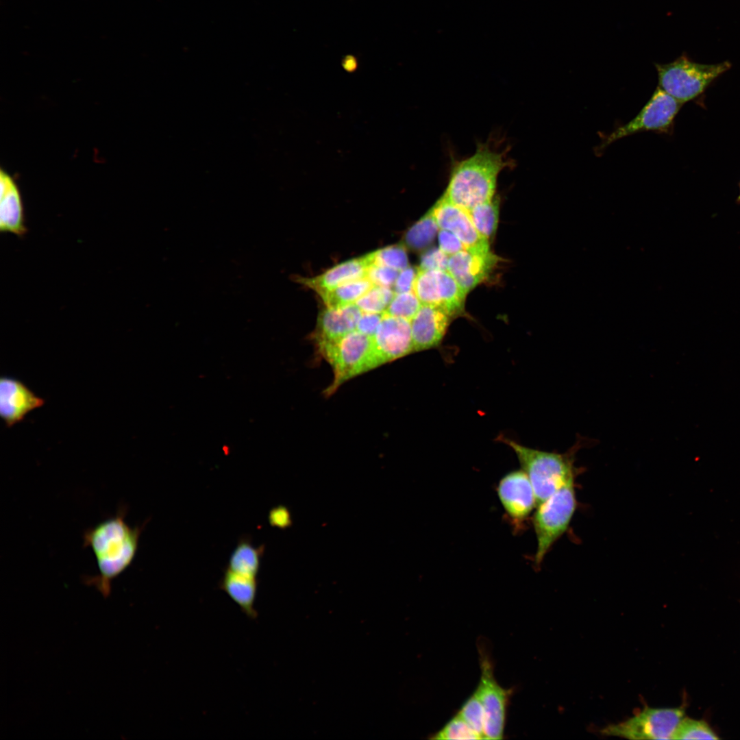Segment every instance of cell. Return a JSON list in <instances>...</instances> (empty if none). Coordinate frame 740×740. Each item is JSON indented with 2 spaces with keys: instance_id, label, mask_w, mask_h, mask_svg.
Instances as JSON below:
<instances>
[{
  "instance_id": "cell-16",
  "label": "cell",
  "mask_w": 740,
  "mask_h": 740,
  "mask_svg": "<svg viewBox=\"0 0 740 740\" xmlns=\"http://www.w3.org/2000/svg\"><path fill=\"white\" fill-rule=\"evenodd\" d=\"M451 318L439 307L421 304L410 320L413 352L428 350L440 345Z\"/></svg>"
},
{
  "instance_id": "cell-3",
  "label": "cell",
  "mask_w": 740,
  "mask_h": 740,
  "mask_svg": "<svg viewBox=\"0 0 740 740\" xmlns=\"http://www.w3.org/2000/svg\"><path fill=\"white\" fill-rule=\"evenodd\" d=\"M315 347L317 355L325 360L333 371V380L323 392L326 397L334 394L349 379L383 365L373 337L356 330Z\"/></svg>"
},
{
  "instance_id": "cell-18",
  "label": "cell",
  "mask_w": 740,
  "mask_h": 740,
  "mask_svg": "<svg viewBox=\"0 0 740 740\" xmlns=\"http://www.w3.org/2000/svg\"><path fill=\"white\" fill-rule=\"evenodd\" d=\"M361 314L356 304L338 308H326L318 316L311 340L316 346L341 338L356 330Z\"/></svg>"
},
{
  "instance_id": "cell-17",
  "label": "cell",
  "mask_w": 740,
  "mask_h": 740,
  "mask_svg": "<svg viewBox=\"0 0 740 740\" xmlns=\"http://www.w3.org/2000/svg\"><path fill=\"white\" fill-rule=\"evenodd\" d=\"M373 263V252L342 262L312 278H297L298 282L321 294L347 282L367 277Z\"/></svg>"
},
{
  "instance_id": "cell-26",
  "label": "cell",
  "mask_w": 740,
  "mask_h": 740,
  "mask_svg": "<svg viewBox=\"0 0 740 740\" xmlns=\"http://www.w3.org/2000/svg\"><path fill=\"white\" fill-rule=\"evenodd\" d=\"M717 734L707 722L684 717L672 739H718Z\"/></svg>"
},
{
  "instance_id": "cell-32",
  "label": "cell",
  "mask_w": 740,
  "mask_h": 740,
  "mask_svg": "<svg viewBox=\"0 0 740 740\" xmlns=\"http://www.w3.org/2000/svg\"><path fill=\"white\" fill-rule=\"evenodd\" d=\"M449 256L439 248L428 251L421 256L419 268L447 270Z\"/></svg>"
},
{
  "instance_id": "cell-20",
  "label": "cell",
  "mask_w": 740,
  "mask_h": 740,
  "mask_svg": "<svg viewBox=\"0 0 740 740\" xmlns=\"http://www.w3.org/2000/svg\"><path fill=\"white\" fill-rule=\"evenodd\" d=\"M219 587L251 618L256 616L255 601L258 583L256 578L245 576L226 569Z\"/></svg>"
},
{
  "instance_id": "cell-37",
  "label": "cell",
  "mask_w": 740,
  "mask_h": 740,
  "mask_svg": "<svg viewBox=\"0 0 740 740\" xmlns=\"http://www.w3.org/2000/svg\"><path fill=\"white\" fill-rule=\"evenodd\" d=\"M739 195H738V196H737V199H736V202H737V204H740V182H739Z\"/></svg>"
},
{
  "instance_id": "cell-5",
  "label": "cell",
  "mask_w": 740,
  "mask_h": 740,
  "mask_svg": "<svg viewBox=\"0 0 740 740\" xmlns=\"http://www.w3.org/2000/svg\"><path fill=\"white\" fill-rule=\"evenodd\" d=\"M654 66L658 74V86L684 104L700 98L732 64L729 61L701 64L682 54L667 64L654 63Z\"/></svg>"
},
{
  "instance_id": "cell-2",
  "label": "cell",
  "mask_w": 740,
  "mask_h": 740,
  "mask_svg": "<svg viewBox=\"0 0 740 740\" xmlns=\"http://www.w3.org/2000/svg\"><path fill=\"white\" fill-rule=\"evenodd\" d=\"M513 165L507 151L478 143L470 157L453 164L443 197L468 210L494 197L500 173Z\"/></svg>"
},
{
  "instance_id": "cell-1",
  "label": "cell",
  "mask_w": 740,
  "mask_h": 740,
  "mask_svg": "<svg viewBox=\"0 0 740 740\" xmlns=\"http://www.w3.org/2000/svg\"><path fill=\"white\" fill-rule=\"evenodd\" d=\"M127 508L119 506L116 514L83 534L84 547H90L99 573L83 576V582L93 586L104 597L111 592L112 581L132 564L138 548L143 526L132 527L125 521Z\"/></svg>"
},
{
  "instance_id": "cell-33",
  "label": "cell",
  "mask_w": 740,
  "mask_h": 740,
  "mask_svg": "<svg viewBox=\"0 0 740 740\" xmlns=\"http://www.w3.org/2000/svg\"><path fill=\"white\" fill-rule=\"evenodd\" d=\"M438 236L439 249L448 256L465 249L459 238L449 231L439 230Z\"/></svg>"
},
{
  "instance_id": "cell-19",
  "label": "cell",
  "mask_w": 740,
  "mask_h": 740,
  "mask_svg": "<svg viewBox=\"0 0 740 740\" xmlns=\"http://www.w3.org/2000/svg\"><path fill=\"white\" fill-rule=\"evenodd\" d=\"M0 180V230L23 236L26 234L27 228L18 188L12 178L3 171H1Z\"/></svg>"
},
{
  "instance_id": "cell-35",
  "label": "cell",
  "mask_w": 740,
  "mask_h": 740,
  "mask_svg": "<svg viewBox=\"0 0 740 740\" xmlns=\"http://www.w3.org/2000/svg\"><path fill=\"white\" fill-rule=\"evenodd\" d=\"M417 273V268L410 266L399 271L393 285V289L395 293H400L412 291Z\"/></svg>"
},
{
  "instance_id": "cell-25",
  "label": "cell",
  "mask_w": 740,
  "mask_h": 740,
  "mask_svg": "<svg viewBox=\"0 0 740 740\" xmlns=\"http://www.w3.org/2000/svg\"><path fill=\"white\" fill-rule=\"evenodd\" d=\"M395 294L391 287L373 285L355 304L362 312L383 313Z\"/></svg>"
},
{
  "instance_id": "cell-22",
  "label": "cell",
  "mask_w": 740,
  "mask_h": 740,
  "mask_svg": "<svg viewBox=\"0 0 740 740\" xmlns=\"http://www.w3.org/2000/svg\"><path fill=\"white\" fill-rule=\"evenodd\" d=\"M373 283L367 277L361 278L319 294L326 308H338L355 304Z\"/></svg>"
},
{
  "instance_id": "cell-31",
  "label": "cell",
  "mask_w": 740,
  "mask_h": 740,
  "mask_svg": "<svg viewBox=\"0 0 740 740\" xmlns=\"http://www.w3.org/2000/svg\"><path fill=\"white\" fill-rule=\"evenodd\" d=\"M399 273V271L387 267L372 264L368 270L367 276L373 285L391 288Z\"/></svg>"
},
{
  "instance_id": "cell-7",
  "label": "cell",
  "mask_w": 740,
  "mask_h": 740,
  "mask_svg": "<svg viewBox=\"0 0 740 740\" xmlns=\"http://www.w3.org/2000/svg\"><path fill=\"white\" fill-rule=\"evenodd\" d=\"M683 103L656 87L652 97L639 114L627 123L617 127L609 134L601 136L595 148L599 156L610 144L622 138L644 132L670 135L674 132L675 119Z\"/></svg>"
},
{
  "instance_id": "cell-36",
  "label": "cell",
  "mask_w": 740,
  "mask_h": 740,
  "mask_svg": "<svg viewBox=\"0 0 740 740\" xmlns=\"http://www.w3.org/2000/svg\"><path fill=\"white\" fill-rule=\"evenodd\" d=\"M269 521L273 527L284 529L291 523L290 512L283 506L275 507L269 513Z\"/></svg>"
},
{
  "instance_id": "cell-21",
  "label": "cell",
  "mask_w": 740,
  "mask_h": 740,
  "mask_svg": "<svg viewBox=\"0 0 740 740\" xmlns=\"http://www.w3.org/2000/svg\"><path fill=\"white\" fill-rule=\"evenodd\" d=\"M264 546H255L250 539L243 537L232 552L227 566L230 570L256 578L264 553Z\"/></svg>"
},
{
  "instance_id": "cell-12",
  "label": "cell",
  "mask_w": 740,
  "mask_h": 740,
  "mask_svg": "<svg viewBox=\"0 0 740 740\" xmlns=\"http://www.w3.org/2000/svg\"><path fill=\"white\" fill-rule=\"evenodd\" d=\"M439 230L451 232L465 249L489 250V242L476 229L467 210L454 204L443 196L431 208Z\"/></svg>"
},
{
  "instance_id": "cell-24",
  "label": "cell",
  "mask_w": 740,
  "mask_h": 740,
  "mask_svg": "<svg viewBox=\"0 0 740 740\" xmlns=\"http://www.w3.org/2000/svg\"><path fill=\"white\" fill-rule=\"evenodd\" d=\"M439 227L431 209L406 234V245L413 249H420L429 245L439 232Z\"/></svg>"
},
{
  "instance_id": "cell-8",
  "label": "cell",
  "mask_w": 740,
  "mask_h": 740,
  "mask_svg": "<svg viewBox=\"0 0 740 740\" xmlns=\"http://www.w3.org/2000/svg\"><path fill=\"white\" fill-rule=\"evenodd\" d=\"M685 707H645L633 717L602 729L604 735L629 739H672Z\"/></svg>"
},
{
  "instance_id": "cell-11",
  "label": "cell",
  "mask_w": 740,
  "mask_h": 740,
  "mask_svg": "<svg viewBox=\"0 0 740 740\" xmlns=\"http://www.w3.org/2000/svg\"><path fill=\"white\" fill-rule=\"evenodd\" d=\"M373 338L383 364L413 352L410 321L408 319L384 312Z\"/></svg>"
},
{
  "instance_id": "cell-10",
  "label": "cell",
  "mask_w": 740,
  "mask_h": 740,
  "mask_svg": "<svg viewBox=\"0 0 740 740\" xmlns=\"http://www.w3.org/2000/svg\"><path fill=\"white\" fill-rule=\"evenodd\" d=\"M480 660L481 678L476 693L484 708V739H502L510 691L495 680L492 664L487 656L482 654Z\"/></svg>"
},
{
  "instance_id": "cell-29",
  "label": "cell",
  "mask_w": 740,
  "mask_h": 740,
  "mask_svg": "<svg viewBox=\"0 0 740 740\" xmlns=\"http://www.w3.org/2000/svg\"><path fill=\"white\" fill-rule=\"evenodd\" d=\"M458 715L476 732L481 739H484V708L476 692L464 703Z\"/></svg>"
},
{
  "instance_id": "cell-6",
  "label": "cell",
  "mask_w": 740,
  "mask_h": 740,
  "mask_svg": "<svg viewBox=\"0 0 740 740\" xmlns=\"http://www.w3.org/2000/svg\"><path fill=\"white\" fill-rule=\"evenodd\" d=\"M533 525L537 539L534 564L539 567L552 545L567 530L576 508L574 478L537 506Z\"/></svg>"
},
{
  "instance_id": "cell-27",
  "label": "cell",
  "mask_w": 740,
  "mask_h": 740,
  "mask_svg": "<svg viewBox=\"0 0 740 740\" xmlns=\"http://www.w3.org/2000/svg\"><path fill=\"white\" fill-rule=\"evenodd\" d=\"M421 306L420 301L412 291L395 293L384 312L410 321Z\"/></svg>"
},
{
  "instance_id": "cell-14",
  "label": "cell",
  "mask_w": 740,
  "mask_h": 740,
  "mask_svg": "<svg viewBox=\"0 0 740 740\" xmlns=\"http://www.w3.org/2000/svg\"><path fill=\"white\" fill-rule=\"evenodd\" d=\"M497 494L504 510L515 521L524 520L536 507L532 485L523 470L504 476L499 482Z\"/></svg>"
},
{
  "instance_id": "cell-34",
  "label": "cell",
  "mask_w": 740,
  "mask_h": 740,
  "mask_svg": "<svg viewBox=\"0 0 740 740\" xmlns=\"http://www.w3.org/2000/svg\"><path fill=\"white\" fill-rule=\"evenodd\" d=\"M383 313L362 312L357 323L356 330L373 337L381 322Z\"/></svg>"
},
{
  "instance_id": "cell-9",
  "label": "cell",
  "mask_w": 740,
  "mask_h": 740,
  "mask_svg": "<svg viewBox=\"0 0 740 740\" xmlns=\"http://www.w3.org/2000/svg\"><path fill=\"white\" fill-rule=\"evenodd\" d=\"M412 291L421 304L439 307L451 317L463 312L467 293L447 270L417 268Z\"/></svg>"
},
{
  "instance_id": "cell-15",
  "label": "cell",
  "mask_w": 740,
  "mask_h": 740,
  "mask_svg": "<svg viewBox=\"0 0 740 740\" xmlns=\"http://www.w3.org/2000/svg\"><path fill=\"white\" fill-rule=\"evenodd\" d=\"M45 399L37 396L18 380L8 376L0 379V415L7 427L21 422L31 411L42 406Z\"/></svg>"
},
{
  "instance_id": "cell-4",
  "label": "cell",
  "mask_w": 740,
  "mask_h": 740,
  "mask_svg": "<svg viewBox=\"0 0 740 740\" xmlns=\"http://www.w3.org/2000/svg\"><path fill=\"white\" fill-rule=\"evenodd\" d=\"M502 441L515 452L530 479L536 506L574 478V452L576 448L558 454L530 448L506 438Z\"/></svg>"
},
{
  "instance_id": "cell-28",
  "label": "cell",
  "mask_w": 740,
  "mask_h": 740,
  "mask_svg": "<svg viewBox=\"0 0 740 740\" xmlns=\"http://www.w3.org/2000/svg\"><path fill=\"white\" fill-rule=\"evenodd\" d=\"M373 264L387 267L401 271L408 265L406 248L403 245H395L373 251Z\"/></svg>"
},
{
  "instance_id": "cell-23",
  "label": "cell",
  "mask_w": 740,
  "mask_h": 740,
  "mask_svg": "<svg viewBox=\"0 0 740 740\" xmlns=\"http://www.w3.org/2000/svg\"><path fill=\"white\" fill-rule=\"evenodd\" d=\"M499 198L495 197L478 204L467 210L470 218L480 234L488 242L496 232L499 217Z\"/></svg>"
},
{
  "instance_id": "cell-13",
  "label": "cell",
  "mask_w": 740,
  "mask_h": 740,
  "mask_svg": "<svg viewBox=\"0 0 740 740\" xmlns=\"http://www.w3.org/2000/svg\"><path fill=\"white\" fill-rule=\"evenodd\" d=\"M498 260L490 250L464 249L449 256L447 270L467 293L488 277Z\"/></svg>"
},
{
  "instance_id": "cell-30",
  "label": "cell",
  "mask_w": 740,
  "mask_h": 740,
  "mask_svg": "<svg viewBox=\"0 0 740 740\" xmlns=\"http://www.w3.org/2000/svg\"><path fill=\"white\" fill-rule=\"evenodd\" d=\"M434 739H481L459 715L453 717L432 737Z\"/></svg>"
}]
</instances>
